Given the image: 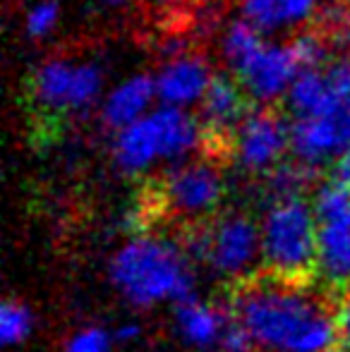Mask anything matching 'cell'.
<instances>
[{"label": "cell", "mask_w": 350, "mask_h": 352, "mask_svg": "<svg viewBox=\"0 0 350 352\" xmlns=\"http://www.w3.org/2000/svg\"><path fill=\"white\" fill-rule=\"evenodd\" d=\"M34 331V314L24 302L5 300L0 307V340L8 348L22 345Z\"/></svg>", "instance_id": "obj_19"}, {"label": "cell", "mask_w": 350, "mask_h": 352, "mask_svg": "<svg viewBox=\"0 0 350 352\" xmlns=\"http://www.w3.org/2000/svg\"><path fill=\"white\" fill-rule=\"evenodd\" d=\"M259 228L264 276L303 285L317 278L319 223L312 201L305 197L274 201L266 206Z\"/></svg>", "instance_id": "obj_4"}, {"label": "cell", "mask_w": 350, "mask_h": 352, "mask_svg": "<svg viewBox=\"0 0 350 352\" xmlns=\"http://www.w3.org/2000/svg\"><path fill=\"white\" fill-rule=\"evenodd\" d=\"M156 103L154 74H132L111 87L101 98L98 116L113 132H120L135 122L144 120Z\"/></svg>", "instance_id": "obj_13"}, {"label": "cell", "mask_w": 350, "mask_h": 352, "mask_svg": "<svg viewBox=\"0 0 350 352\" xmlns=\"http://www.w3.org/2000/svg\"><path fill=\"white\" fill-rule=\"evenodd\" d=\"M336 84L331 82L327 67L319 70H303L290 84L288 94H285L283 103L288 108L290 120H300V118H312L319 113L333 108L341 101Z\"/></svg>", "instance_id": "obj_17"}, {"label": "cell", "mask_w": 350, "mask_h": 352, "mask_svg": "<svg viewBox=\"0 0 350 352\" xmlns=\"http://www.w3.org/2000/svg\"><path fill=\"white\" fill-rule=\"evenodd\" d=\"M248 101V94L238 79L230 74H216L201 103L197 106L199 108L197 120L204 132V144H214L221 148L226 146L230 151V140L250 113Z\"/></svg>", "instance_id": "obj_11"}, {"label": "cell", "mask_w": 350, "mask_h": 352, "mask_svg": "<svg viewBox=\"0 0 350 352\" xmlns=\"http://www.w3.org/2000/svg\"><path fill=\"white\" fill-rule=\"evenodd\" d=\"M264 43H266L264 34L257 32L243 17H238L226 27L223 36H221V56H223L226 65L235 74Z\"/></svg>", "instance_id": "obj_18"}, {"label": "cell", "mask_w": 350, "mask_h": 352, "mask_svg": "<svg viewBox=\"0 0 350 352\" xmlns=\"http://www.w3.org/2000/svg\"><path fill=\"white\" fill-rule=\"evenodd\" d=\"M317 10L319 0H240V17L264 36L305 27Z\"/></svg>", "instance_id": "obj_16"}, {"label": "cell", "mask_w": 350, "mask_h": 352, "mask_svg": "<svg viewBox=\"0 0 350 352\" xmlns=\"http://www.w3.org/2000/svg\"><path fill=\"white\" fill-rule=\"evenodd\" d=\"M204 146V132L190 111L156 106L144 120L116 132L113 163L125 175H144L151 168L180 166Z\"/></svg>", "instance_id": "obj_3"}, {"label": "cell", "mask_w": 350, "mask_h": 352, "mask_svg": "<svg viewBox=\"0 0 350 352\" xmlns=\"http://www.w3.org/2000/svg\"><path fill=\"white\" fill-rule=\"evenodd\" d=\"M226 195L221 170L211 161H185L164 173L156 187V206L190 226L209 223Z\"/></svg>", "instance_id": "obj_6"}, {"label": "cell", "mask_w": 350, "mask_h": 352, "mask_svg": "<svg viewBox=\"0 0 350 352\" xmlns=\"http://www.w3.org/2000/svg\"><path fill=\"white\" fill-rule=\"evenodd\" d=\"M298 74L300 65L295 60L290 43L266 41L233 77L245 89L250 101L269 108L271 103L285 98Z\"/></svg>", "instance_id": "obj_10"}, {"label": "cell", "mask_w": 350, "mask_h": 352, "mask_svg": "<svg viewBox=\"0 0 350 352\" xmlns=\"http://www.w3.org/2000/svg\"><path fill=\"white\" fill-rule=\"evenodd\" d=\"M331 177H336V180L350 185V151L343 153V156L331 166Z\"/></svg>", "instance_id": "obj_25"}, {"label": "cell", "mask_w": 350, "mask_h": 352, "mask_svg": "<svg viewBox=\"0 0 350 352\" xmlns=\"http://www.w3.org/2000/svg\"><path fill=\"white\" fill-rule=\"evenodd\" d=\"M61 19V5L56 0H36L24 14V29L29 38H46Z\"/></svg>", "instance_id": "obj_21"}, {"label": "cell", "mask_w": 350, "mask_h": 352, "mask_svg": "<svg viewBox=\"0 0 350 352\" xmlns=\"http://www.w3.org/2000/svg\"><path fill=\"white\" fill-rule=\"evenodd\" d=\"M333 319H336L338 345L350 350V290L338 295V305L333 307Z\"/></svg>", "instance_id": "obj_24"}, {"label": "cell", "mask_w": 350, "mask_h": 352, "mask_svg": "<svg viewBox=\"0 0 350 352\" xmlns=\"http://www.w3.org/2000/svg\"><path fill=\"white\" fill-rule=\"evenodd\" d=\"M29 91L43 111L82 113L101 98L103 70L91 60L51 58L34 70Z\"/></svg>", "instance_id": "obj_7"}, {"label": "cell", "mask_w": 350, "mask_h": 352, "mask_svg": "<svg viewBox=\"0 0 350 352\" xmlns=\"http://www.w3.org/2000/svg\"><path fill=\"white\" fill-rule=\"evenodd\" d=\"M173 319L177 336L185 345L199 352H219L233 314L230 309H223V307L195 295L175 305Z\"/></svg>", "instance_id": "obj_14"}, {"label": "cell", "mask_w": 350, "mask_h": 352, "mask_svg": "<svg viewBox=\"0 0 350 352\" xmlns=\"http://www.w3.org/2000/svg\"><path fill=\"white\" fill-rule=\"evenodd\" d=\"M219 352H257V348H254L250 333L243 329V324L235 321V319H230L223 340H221Z\"/></svg>", "instance_id": "obj_23"}, {"label": "cell", "mask_w": 350, "mask_h": 352, "mask_svg": "<svg viewBox=\"0 0 350 352\" xmlns=\"http://www.w3.org/2000/svg\"><path fill=\"white\" fill-rule=\"evenodd\" d=\"M214 77L216 72H211L209 63L201 56L195 53L173 56L154 72L156 101L159 106L190 111L192 106L201 103Z\"/></svg>", "instance_id": "obj_12"}, {"label": "cell", "mask_w": 350, "mask_h": 352, "mask_svg": "<svg viewBox=\"0 0 350 352\" xmlns=\"http://www.w3.org/2000/svg\"><path fill=\"white\" fill-rule=\"evenodd\" d=\"M230 314L257 352H333L338 345L333 307L303 283L271 276L235 287Z\"/></svg>", "instance_id": "obj_1"}, {"label": "cell", "mask_w": 350, "mask_h": 352, "mask_svg": "<svg viewBox=\"0 0 350 352\" xmlns=\"http://www.w3.org/2000/svg\"><path fill=\"white\" fill-rule=\"evenodd\" d=\"M140 336V329L135 324H120L116 331H113V338L116 343H132V340Z\"/></svg>", "instance_id": "obj_26"}, {"label": "cell", "mask_w": 350, "mask_h": 352, "mask_svg": "<svg viewBox=\"0 0 350 352\" xmlns=\"http://www.w3.org/2000/svg\"><path fill=\"white\" fill-rule=\"evenodd\" d=\"M317 280L336 295L350 290V218L319 223Z\"/></svg>", "instance_id": "obj_15"}, {"label": "cell", "mask_w": 350, "mask_h": 352, "mask_svg": "<svg viewBox=\"0 0 350 352\" xmlns=\"http://www.w3.org/2000/svg\"><path fill=\"white\" fill-rule=\"evenodd\" d=\"M288 151L290 120L266 106L252 108L230 140V153L235 163L250 175H271L285 163Z\"/></svg>", "instance_id": "obj_8"}, {"label": "cell", "mask_w": 350, "mask_h": 352, "mask_svg": "<svg viewBox=\"0 0 350 352\" xmlns=\"http://www.w3.org/2000/svg\"><path fill=\"white\" fill-rule=\"evenodd\" d=\"M111 283L137 309L195 297V271L180 240L135 232L111 259Z\"/></svg>", "instance_id": "obj_2"}, {"label": "cell", "mask_w": 350, "mask_h": 352, "mask_svg": "<svg viewBox=\"0 0 350 352\" xmlns=\"http://www.w3.org/2000/svg\"><path fill=\"white\" fill-rule=\"evenodd\" d=\"M319 32L327 36L331 48L350 51V5L331 3L319 14Z\"/></svg>", "instance_id": "obj_20"}, {"label": "cell", "mask_w": 350, "mask_h": 352, "mask_svg": "<svg viewBox=\"0 0 350 352\" xmlns=\"http://www.w3.org/2000/svg\"><path fill=\"white\" fill-rule=\"evenodd\" d=\"M106 5H111V8H120V5H125V3H130V0H103Z\"/></svg>", "instance_id": "obj_27"}, {"label": "cell", "mask_w": 350, "mask_h": 352, "mask_svg": "<svg viewBox=\"0 0 350 352\" xmlns=\"http://www.w3.org/2000/svg\"><path fill=\"white\" fill-rule=\"evenodd\" d=\"M350 151V98L343 96L329 111L290 120V156L307 170L333 166Z\"/></svg>", "instance_id": "obj_9"}, {"label": "cell", "mask_w": 350, "mask_h": 352, "mask_svg": "<svg viewBox=\"0 0 350 352\" xmlns=\"http://www.w3.org/2000/svg\"><path fill=\"white\" fill-rule=\"evenodd\" d=\"M180 245L192 264H204L219 278L243 285L259 278L262 228L248 213H223L209 223L190 226Z\"/></svg>", "instance_id": "obj_5"}, {"label": "cell", "mask_w": 350, "mask_h": 352, "mask_svg": "<svg viewBox=\"0 0 350 352\" xmlns=\"http://www.w3.org/2000/svg\"><path fill=\"white\" fill-rule=\"evenodd\" d=\"M113 333H108L101 326H85L75 331L65 343L63 352H113Z\"/></svg>", "instance_id": "obj_22"}]
</instances>
